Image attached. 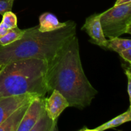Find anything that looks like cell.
Segmentation results:
<instances>
[{"label":"cell","instance_id":"16","mask_svg":"<svg viewBox=\"0 0 131 131\" xmlns=\"http://www.w3.org/2000/svg\"><path fill=\"white\" fill-rule=\"evenodd\" d=\"M14 0H0V15L12 11Z\"/></svg>","mask_w":131,"mask_h":131},{"label":"cell","instance_id":"21","mask_svg":"<svg viewBox=\"0 0 131 131\" xmlns=\"http://www.w3.org/2000/svg\"><path fill=\"white\" fill-rule=\"evenodd\" d=\"M1 67V64H0V68Z\"/></svg>","mask_w":131,"mask_h":131},{"label":"cell","instance_id":"15","mask_svg":"<svg viewBox=\"0 0 131 131\" xmlns=\"http://www.w3.org/2000/svg\"><path fill=\"white\" fill-rule=\"evenodd\" d=\"M1 23H3L9 29L17 26V18L12 11L7 12L3 15Z\"/></svg>","mask_w":131,"mask_h":131},{"label":"cell","instance_id":"13","mask_svg":"<svg viewBox=\"0 0 131 131\" xmlns=\"http://www.w3.org/2000/svg\"><path fill=\"white\" fill-rule=\"evenodd\" d=\"M25 29H21L18 28H12L4 36L0 38V46H5L18 40L24 35Z\"/></svg>","mask_w":131,"mask_h":131},{"label":"cell","instance_id":"6","mask_svg":"<svg viewBox=\"0 0 131 131\" xmlns=\"http://www.w3.org/2000/svg\"><path fill=\"white\" fill-rule=\"evenodd\" d=\"M39 95L25 93L20 95L0 97V124L19 107L30 102Z\"/></svg>","mask_w":131,"mask_h":131},{"label":"cell","instance_id":"5","mask_svg":"<svg viewBox=\"0 0 131 131\" xmlns=\"http://www.w3.org/2000/svg\"><path fill=\"white\" fill-rule=\"evenodd\" d=\"M44 96H37L29 104L17 131H31L46 111Z\"/></svg>","mask_w":131,"mask_h":131},{"label":"cell","instance_id":"3","mask_svg":"<svg viewBox=\"0 0 131 131\" xmlns=\"http://www.w3.org/2000/svg\"><path fill=\"white\" fill-rule=\"evenodd\" d=\"M48 62L38 58L15 60L0 68V97L34 93L46 96Z\"/></svg>","mask_w":131,"mask_h":131},{"label":"cell","instance_id":"19","mask_svg":"<svg viewBox=\"0 0 131 131\" xmlns=\"http://www.w3.org/2000/svg\"><path fill=\"white\" fill-rule=\"evenodd\" d=\"M9 29L3 24V23H0V38L2 37L3 36L5 35L8 31Z\"/></svg>","mask_w":131,"mask_h":131},{"label":"cell","instance_id":"11","mask_svg":"<svg viewBox=\"0 0 131 131\" xmlns=\"http://www.w3.org/2000/svg\"><path fill=\"white\" fill-rule=\"evenodd\" d=\"M131 120V110L130 107L128 109L126 112L118 115L116 117L111 119L110 121L104 123L102 125L98 126L95 129H87V128H84L81 130H89V131H103L107 130L109 129H112V128L116 127L118 126L122 125L124 123L129 122Z\"/></svg>","mask_w":131,"mask_h":131},{"label":"cell","instance_id":"2","mask_svg":"<svg viewBox=\"0 0 131 131\" xmlns=\"http://www.w3.org/2000/svg\"><path fill=\"white\" fill-rule=\"evenodd\" d=\"M75 35L76 23L72 20H67L65 27L52 31H40L38 25L25 29L21 38L0 46V64L2 66L26 58L41 59L49 63Z\"/></svg>","mask_w":131,"mask_h":131},{"label":"cell","instance_id":"18","mask_svg":"<svg viewBox=\"0 0 131 131\" xmlns=\"http://www.w3.org/2000/svg\"><path fill=\"white\" fill-rule=\"evenodd\" d=\"M125 72L126 76L127 77L128 79V85H127V92L129 97V101H131V72L130 67L125 68Z\"/></svg>","mask_w":131,"mask_h":131},{"label":"cell","instance_id":"4","mask_svg":"<svg viewBox=\"0 0 131 131\" xmlns=\"http://www.w3.org/2000/svg\"><path fill=\"white\" fill-rule=\"evenodd\" d=\"M100 22L104 35L109 39L131 34V2L114 5L102 12Z\"/></svg>","mask_w":131,"mask_h":131},{"label":"cell","instance_id":"14","mask_svg":"<svg viewBox=\"0 0 131 131\" xmlns=\"http://www.w3.org/2000/svg\"><path fill=\"white\" fill-rule=\"evenodd\" d=\"M107 49L120 52L123 50L131 48V40L129 38H120L119 37L107 40Z\"/></svg>","mask_w":131,"mask_h":131},{"label":"cell","instance_id":"20","mask_svg":"<svg viewBox=\"0 0 131 131\" xmlns=\"http://www.w3.org/2000/svg\"><path fill=\"white\" fill-rule=\"evenodd\" d=\"M131 2V0H116V3H115V5H123V4Z\"/></svg>","mask_w":131,"mask_h":131},{"label":"cell","instance_id":"8","mask_svg":"<svg viewBox=\"0 0 131 131\" xmlns=\"http://www.w3.org/2000/svg\"><path fill=\"white\" fill-rule=\"evenodd\" d=\"M69 103L58 91L53 90L51 96L45 99V109L47 115L53 121H57L61 113L69 107Z\"/></svg>","mask_w":131,"mask_h":131},{"label":"cell","instance_id":"1","mask_svg":"<svg viewBox=\"0 0 131 131\" xmlns=\"http://www.w3.org/2000/svg\"><path fill=\"white\" fill-rule=\"evenodd\" d=\"M46 83L48 93L58 91L70 107L83 110L95 98L98 92L83 70L76 35L48 63Z\"/></svg>","mask_w":131,"mask_h":131},{"label":"cell","instance_id":"7","mask_svg":"<svg viewBox=\"0 0 131 131\" xmlns=\"http://www.w3.org/2000/svg\"><path fill=\"white\" fill-rule=\"evenodd\" d=\"M101 13L93 14L87 17L81 28L90 37V42L100 47L107 49V40L104 35L102 26L100 22Z\"/></svg>","mask_w":131,"mask_h":131},{"label":"cell","instance_id":"17","mask_svg":"<svg viewBox=\"0 0 131 131\" xmlns=\"http://www.w3.org/2000/svg\"><path fill=\"white\" fill-rule=\"evenodd\" d=\"M119 55L122 59H124L125 61L129 63L130 65L131 63V48H128L127 49L123 50L118 52Z\"/></svg>","mask_w":131,"mask_h":131},{"label":"cell","instance_id":"10","mask_svg":"<svg viewBox=\"0 0 131 131\" xmlns=\"http://www.w3.org/2000/svg\"><path fill=\"white\" fill-rule=\"evenodd\" d=\"M67 21L61 23L54 14L45 12L39 17L38 30L42 32L52 31L60 29L67 25Z\"/></svg>","mask_w":131,"mask_h":131},{"label":"cell","instance_id":"12","mask_svg":"<svg viewBox=\"0 0 131 131\" xmlns=\"http://www.w3.org/2000/svg\"><path fill=\"white\" fill-rule=\"evenodd\" d=\"M57 130V121H53L47 115L46 111L38 120L31 131H54Z\"/></svg>","mask_w":131,"mask_h":131},{"label":"cell","instance_id":"9","mask_svg":"<svg viewBox=\"0 0 131 131\" xmlns=\"http://www.w3.org/2000/svg\"><path fill=\"white\" fill-rule=\"evenodd\" d=\"M30 102L26 104L15 110L2 124H0V131H17Z\"/></svg>","mask_w":131,"mask_h":131}]
</instances>
